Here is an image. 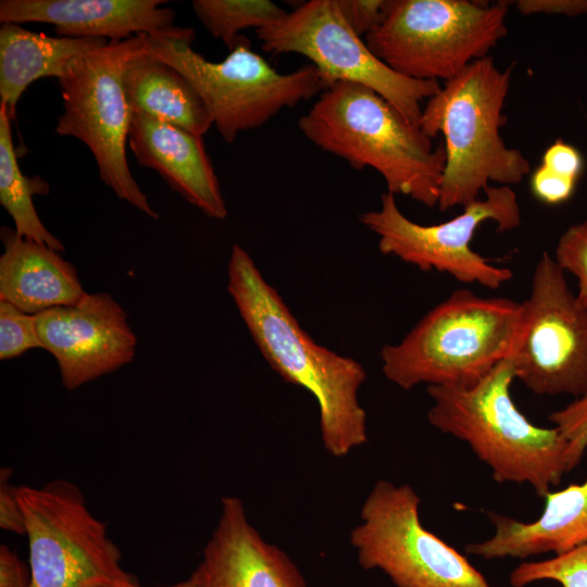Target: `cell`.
<instances>
[{"instance_id": "cell-13", "label": "cell", "mask_w": 587, "mask_h": 587, "mask_svg": "<svg viewBox=\"0 0 587 587\" xmlns=\"http://www.w3.org/2000/svg\"><path fill=\"white\" fill-rule=\"evenodd\" d=\"M565 272L542 252L511 354L515 378L541 396L587 394V309L570 289Z\"/></svg>"}, {"instance_id": "cell-16", "label": "cell", "mask_w": 587, "mask_h": 587, "mask_svg": "<svg viewBox=\"0 0 587 587\" xmlns=\"http://www.w3.org/2000/svg\"><path fill=\"white\" fill-rule=\"evenodd\" d=\"M163 0H1L0 22L48 23L61 37L121 41L173 28L175 11Z\"/></svg>"}, {"instance_id": "cell-32", "label": "cell", "mask_w": 587, "mask_h": 587, "mask_svg": "<svg viewBox=\"0 0 587 587\" xmlns=\"http://www.w3.org/2000/svg\"><path fill=\"white\" fill-rule=\"evenodd\" d=\"M522 14H587V0H519L514 2Z\"/></svg>"}, {"instance_id": "cell-1", "label": "cell", "mask_w": 587, "mask_h": 587, "mask_svg": "<svg viewBox=\"0 0 587 587\" xmlns=\"http://www.w3.org/2000/svg\"><path fill=\"white\" fill-rule=\"evenodd\" d=\"M227 276L228 292L266 362L284 380L315 398L325 450L342 458L364 445L366 413L358 398L366 378L363 366L316 344L237 243Z\"/></svg>"}, {"instance_id": "cell-17", "label": "cell", "mask_w": 587, "mask_h": 587, "mask_svg": "<svg viewBox=\"0 0 587 587\" xmlns=\"http://www.w3.org/2000/svg\"><path fill=\"white\" fill-rule=\"evenodd\" d=\"M128 146L137 163L157 171L167 185L215 220L227 208L202 137L142 113H133Z\"/></svg>"}, {"instance_id": "cell-29", "label": "cell", "mask_w": 587, "mask_h": 587, "mask_svg": "<svg viewBox=\"0 0 587 587\" xmlns=\"http://www.w3.org/2000/svg\"><path fill=\"white\" fill-rule=\"evenodd\" d=\"M342 16L360 37L366 36L383 20L385 0H337Z\"/></svg>"}, {"instance_id": "cell-27", "label": "cell", "mask_w": 587, "mask_h": 587, "mask_svg": "<svg viewBox=\"0 0 587 587\" xmlns=\"http://www.w3.org/2000/svg\"><path fill=\"white\" fill-rule=\"evenodd\" d=\"M548 420L567 441L575 469L587 450V394L552 412Z\"/></svg>"}, {"instance_id": "cell-4", "label": "cell", "mask_w": 587, "mask_h": 587, "mask_svg": "<svg viewBox=\"0 0 587 587\" xmlns=\"http://www.w3.org/2000/svg\"><path fill=\"white\" fill-rule=\"evenodd\" d=\"M510 84L511 68L500 70L488 55L469 64L427 99L419 126L432 139L444 135L447 155L440 211L473 203L491 182L509 186L529 174V161L507 147L500 135Z\"/></svg>"}, {"instance_id": "cell-11", "label": "cell", "mask_w": 587, "mask_h": 587, "mask_svg": "<svg viewBox=\"0 0 587 587\" xmlns=\"http://www.w3.org/2000/svg\"><path fill=\"white\" fill-rule=\"evenodd\" d=\"M255 36L265 52L308 58L327 87L349 82L371 88L416 126L422 116L421 103L441 87L437 80L404 77L379 60L348 25L337 0L302 2L255 29Z\"/></svg>"}, {"instance_id": "cell-25", "label": "cell", "mask_w": 587, "mask_h": 587, "mask_svg": "<svg viewBox=\"0 0 587 587\" xmlns=\"http://www.w3.org/2000/svg\"><path fill=\"white\" fill-rule=\"evenodd\" d=\"M34 348H41L35 315L0 300V359H14Z\"/></svg>"}, {"instance_id": "cell-20", "label": "cell", "mask_w": 587, "mask_h": 587, "mask_svg": "<svg viewBox=\"0 0 587 587\" xmlns=\"http://www.w3.org/2000/svg\"><path fill=\"white\" fill-rule=\"evenodd\" d=\"M103 38L51 37L18 24L0 28V103L15 117L26 88L42 77L60 78L78 57L107 45Z\"/></svg>"}, {"instance_id": "cell-26", "label": "cell", "mask_w": 587, "mask_h": 587, "mask_svg": "<svg viewBox=\"0 0 587 587\" xmlns=\"http://www.w3.org/2000/svg\"><path fill=\"white\" fill-rule=\"evenodd\" d=\"M553 258L564 272L576 276L578 280L576 296L587 309V218L570 226L562 234Z\"/></svg>"}, {"instance_id": "cell-34", "label": "cell", "mask_w": 587, "mask_h": 587, "mask_svg": "<svg viewBox=\"0 0 587 587\" xmlns=\"http://www.w3.org/2000/svg\"><path fill=\"white\" fill-rule=\"evenodd\" d=\"M103 587H141L138 585L137 580H117L111 584H108ZM167 587H192L191 580L187 578L180 583L167 586Z\"/></svg>"}, {"instance_id": "cell-22", "label": "cell", "mask_w": 587, "mask_h": 587, "mask_svg": "<svg viewBox=\"0 0 587 587\" xmlns=\"http://www.w3.org/2000/svg\"><path fill=\"white\" fill-rule=\"evenodd\" d=\"M10 120L8 108L0 103V203L11 215L20 236L62 252L63 243L43 226L33 202L35 195L49 192V185L40 177L22 173Z\"/></svg>"}, {"instance_id": "cell-24", "label": "cell", "mask_w": 587, "mask_h": 587, "mask_svg": "<svg viewBox=\"0 0 587 587\" xmlns=\"http://www.w3.org/2000/svg\"><path fill=\"white\" fill-rule=\"evenodd\" d=\"M550 580L561 587H587V544L541 561L523 562L510 574L512 587Z\"/></svg>"}, {"instance_id": "cell-33", "label": "cell", "mask_w": 587, "mask_h": 587, "mask_svg": "<svg viewBox=\"0 0 587 587\" xmlns=\"http://www.w3.org/2000/svg\"><path fill=\"white\" fill-rule=\"evenodd\" d=\"M30 572L8 545L0 546V587H29Z\"/></svg>"}, {"instance_id": "cell-6", "label": "cell", "mask_w": 587, "mask_h": 587, "mask_svg": "<svg viewBox=\"0 0 587 587\" xmlns=\"http://www.w3.org/2000/svg\"><path fill=\"white\" fill-rule=\"evenodd\" d=\"M192 28L142 34L146 54L180 72L198 90L221 137L233 143L239 133L261 127L283 109L294 108L327 88L312 64L277 72L240 36L227 57L211 62L196 52Z\"/></svg>"}, {"instance_id": "cell-9", "label": "cell", "mask_w": 587, "mask_h": 587, "mask_svg": "<svg viewBox=\"0 0 587 587\" xmlns=\"http://www.w3.org/2000/svg\"><path fill=\"white\" fill-rule=\"evenodd\" d=\"M28 541L29 587H103L136 580L105 524L88 509L80 489L65 479L41 487L14 486Z\"/></svg>"}, {"instance_id": "cell-15", "label": "cell", "mask_w": 587, "mask_h": 587, "mask_svg": "<svg viewBox=\"0 0 587 587\" xmlns=\"http://www.w3.org/2000/svg\"><path fill=\"white\" fill-rule=\"evenodd\" d=\"M189 579L192 587H308L291 558L263 539L233 496L222 498L217 524Z\"/></svg>"}, {"instance_id": "cell-12", "label": "cell", "mask_w": 587, "mask_h": 587, "mask_svg": "<svg viewBox=\"0 0 587 587\" xmlns=\"http://www.w3.org/2000/svg\"><path fill=\"white\" fill-rule=\"evenodd\" d=\"M484 199L463 208V212L440 224L422 225L408 218L398 208L395 195L385 192L380 208L360 215L361 223L378 238V249L417 266L422 271L446 272L466 284L477 283L497 289L513 277L505 267L494 266L475 252L471 241L486 221L508 232L521 224L516 193L509 186H489Z\"/></svg>"}, {"instance_id": "cell-3", "label": "cell", "mask_w": 587, "mask_h": 587, "mask_svg": "<svg viewBox=\"0 0 587 587\" xmlns=\"http://www.w3.org/2000/svg\"><path fill=\"white\" fill-rule=\"evenodd\" d=\"M514 379L510 355L474 386H427V419L466 442L496 482L527 484L544 498L574 470L570 448L558 428L537 426L517 409L510 395Z\"/></svg>"}, {"instance_id": "cell-2", "label": "cell", "mask_w": 587, "mask_h": 587, "mask_svg": "<svg viewBox=\"0 0 587 587\" xmlns=\"http://www.w3.org/2000/svg\"><path fill=\"white\" fill-rule=\"evenodd\" d=\"M298 127L320 149L355 170L371 167L388 192L433 208L438 205L446 166L444 145L405 120L371 88L336 82L324 89L298 121Z\"/></svg>"}, {"instance_id": "cell-19", "label": "cell", "mask_w": 587, "mask_h": 587, "mask_svg": "<svg viewBox=\"0 0 587 587\" xmlns=\"http://www.w3.org/2000/svg\"><path fill=\"white\" fill-rule=\"evenodd\" d=\"M0 300L25 313L72 305L86 294L72 263L46 245L1 227Z\"/></svg>"}, {"instance_id": "cell-14", "label": "cell", "mask_w": 587, "mask_h": 587, "mask_svg": "<svg viewBox=\"0 0 587 587\" xmlns=\"http://www.w3.org/2000/svg\"><path fill=\"white\" fill-rule=\"evenodd\" d=\"M41 348L57 360L61 380L74 390L132 362L137 339L123 308L107 292L85 294L75 304L35 314Z\"/></svg>"}, {"instance_id": "cell-8", "label": "cell", "mask_w": 587, "mask_h": 587, "mask_svg": "<svg viewBox=\"0 0 587 587\" xmlns=\"http://www.w3.org/2000/svg\"><path fill=\"white\" fill-rule=\"evenodd\" d=\"M143 51L142 34L107 45L75 59L58 78L63 100L55 133L85 143L100 179L122 200L152 218L150 205L130 173L126 143L133 112L125 90L128 64Z\"/></svg>"}, {"instance_id": "cell-30", "label": "cell", "mask_w": 587, "mask_h": 587, "mask_svg": "<svg viewBox=\"0 0 587 587\" xmlns=\"http://www.w3.org/2000/svg\"><path fill=\"white\" fill-rule=\"evenodd\" d=\"M12 473L11 467L0 470V527L17 535H26L24 515L14 486L9 483Z\"/></svg>"}, {"instance_id": "cell-28", "label": "cell", "mask_w": 587, "mask_h": 587, "mask_svg": "<svg viewBox=\"0 0 587 587\" xmlns=\"http://www.w3.org/2000/svg\"><path fill=\"white\" fill-rule=\"evenodd\" d=\"M576 182L540 165L530 175V189L541 202L555 205L567 201L572 197Z\"/></svg>"}, {"instance_id": "cell-18", "label": "cell", "mask_w": 587, "mask_h": 587, "mask_svg": "<svg viewBox=\"0 0 587 587\" xmlns=\"http://www.w3.org/2000/svg\"><path fill=\"white\" fill-rule=\"evenodd\" d=\"M544 499L540 516L530 522L489 512L494 535L467 545L465 552L488 560L526 559L544 553L560 555L587 544V478L549 491Z\"/></svg>"}, {"instance_id": "cell-21", "label": "cell", "mask_w": 587, "mask_h": 587, "mask_svg": "<svg viewBox=\"0 0 587 587\" xmlns=\"http://www.w3.org/2000/svg\"><path fill=\"white\" fill-rule=\"evenodd\" d=\"M125 90L133 113H142L202 137L213 126L195 86L176 68L142 51L127 66Z\"/></svg>"}, {"instance_id": "cell-5", "label": "cell", "mask_w": 587, "mask_h": 587, "mask_svg": "<svg viewBox=\"0 0 587 587\" xmlns=\"http://www.w3.org/2000/svg\"><path fill=\"white\" fill-rule=\"evenodd\" d=\"M521 325V302L458 289L399 344L382 348L383 373L405 390L474 386L512 354Z\"/></svg>"}, {"instance_id": "cell-7", "label": "cell", "mask_w": 587, "mask_h": 587, "mask_svg": "<svg viewBox=\"0 0 587 587\" xmlns=\"http://www.w3.org/2000/svg\"><path fill=\"white\" fill-rule=\"evenodd\" d=\"M508 8L505 1L385 0L382 22L364 40L398 74L447 82L507 35Z\"/></svg>"}, {"instance_id": "cell-23", "label": "cell", "mask_w": 587, "mask_h": 587, "mask_svg": "<svg viewBox=\"0 0 587 587\" xmlns=\"http://www.w3.org/2000/svg\"><path fill=\"white\" fill-rule=\"evenodd\" d=\"M193 12L210 35L230 50L240 32L259 29L286 11L270 0H193Z\"/></svg>"}, {"instance_id": "cell-31", "label": "cell", "mask_w": 587, "mask_h": 587, "mask_svg": "<svg viewBox=\"0 0 587 587\" xmlns=\"http://www.w3.org/2000/svg\"><path fill=\"white\" fill-rule=\"evenodd\" d=\"M541 165L562 176L577 180L584 168V159L575 147L557 140L546 149Z\"/></svg>"}, {"instance_id": "cell-10", "label": "cell", "mask_w": 587, "mask_h": 587, "mask_svg": "<svg viewBox=\"0 0 587 587\" xmlns=\"http://www.w3.org/2000/svg\"><path fill=\"white\" fill-rule=\"evenodd\" d=\"M420 503L408 484L375 483L350 533L360 566L380 570L396 587H491L466 557L422 525Z\"/></svg>"}]
</instances>
